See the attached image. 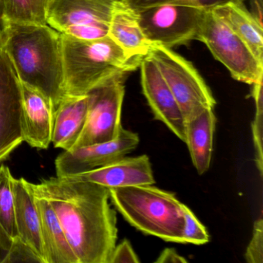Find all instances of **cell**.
Wrapping results in <instances>:
<instances>
[{"mask_svg": "<svg viewBox=\"0 0 263 263\" xmlns=\"http://www.w3.org/2000/svg\"><path fill=\"white\" fill-rule=\"evenodd\" d=\"M263 91L262 87L252 89L251 96L255 104V115L252 123V138L255 152V162L260 175L262 176V133H263Z\"/></svg>", "mask_w": 263, "mask_h": 263, "instance_id": "cell-23", "label": "cell"}, {"mask_svg": "<svg viewBox=\"0 0 263 263\" xmlns=\"http://www.w3.org/2000/svg\"><path fill=\"white\" fill-rule=\"evenodd\" d=\"M216 117L213 108H204L185 120V143L199 175L210 167Z\"/></svg>", "mask_w": 263, "mask_h": 263, "instance_id": "cell-17", "label": "cell"}, {"mask_svg": "<svg viewBox=\"0 0 263 263\" xmlns=\"http://www.w3.org/2000/svg\"><path fill=\"white\" fill-rule=\"evenodd\" d=\"M90 93L80 96L64 95L53 114L52 141L56 148H73L85 124Z\"/></svg>", "mask_w": 263, "mask_h": 263, "instance_id": "cell-15", "label": "cell"}, {"mask_svg": "<svg viewBox=\"0 0 263 263\" xmlns=\"http://www.w3.org/2000/svg\"><path fill=\"white\" fill-rule=\"evenodd\" d=\"M196 41L202 42L236 81L252 85L263 80V64L212 10L204 13Z\"/></svg>", "mask_w": 263, "mask_h": 263, "instance_id": "cell-6", "label": "cell"}, {"mask_svg": "<svg viewBox=\"0 0 263 263\" xmlns=\"http://www.w3.org/2000/svg\"><path fill=\"white\" fill-rule=\"evenodd\" d=\"M139 68L143 93L155 119L185 142V118L159 69L147 55L141 60Z\"/></svg>", "mask_w": 263, "mask_h": 263, "instance_id": "cell-12", "label": "cell"}, {"mask_svg": "<svg viewBox=\"0 0 263 263\" xmlns=\"http://www.w3.org/2000/svg\"><path fill=\"white\" fill-rule=\"evenodd\" d=\"M0 43L20 81L42 92L55 110L64 96L61 33L49 25H5Z\"/></svg>", "mask_w": 263, "mask_h": 263, "instance_id": "cell-2", "label": "cell"}, {"mask_svg": "<svg viewBox=\"0 0 263 263\" xmlns=\"http://www.w3.org/2000/svg\"><path fill=\"white\" fill-rule=\"evenodd\" d=\"M3 29V23L2 19H1V0H0V31Z\"/></svg>", "mask_w": 263, "mask_h": 263, "instance_id": "cell-32", "label": "cell"}, {"mask_svg": "<svg viewBox=\"0 0 263 263\" xmlns=\"http://www.w3.org/2000/svg\"><path fill=\"white\" fill-rule=\"evenodd\" d=\"M122 4L133 10L147 8L163 4L190 6L205 10H211L229 2L244 3L245 0H121Z\"/></svg>", "mask_w": 263, "mask_h": 263, "instance_id": "cell-24", "label": "cell"}, {"mask_svg": "<svg viewBox=\"0 0 263 263\" xmlns=\"http://www.w3.org/2000/svg\"><path fill=\"white\" fill-rule=\"evenodd\" d=\"M127 76L116 75L90 92L85 124L71 150L113 141L119 136Z\"/></svg>", "mask_w": 263, "mask_h": 263, "instance_id": "cell-9", "label": "cell"}, {"mask_svg": "<svg viewBox=\"0 0 263 263\" xmlns=\"http://www.w3.org/2000/svg\"><path fill=\"white\" fill-rule=\"evenodd\" d=\"M183 243L204 245L209 241V235L204 226L200 222L189 208L184 206Z\"/></svg>", "mask_w": 263, "mask_h": 263, "instance_id": "cell-25", "label": "cell"}, {"mask_svg": "<svg viewBox=\"0 0 263 263\" xmlns=\"http://www.w3.org/2000/svg\"><path fill=\"white\" fill-rule=\"evenodd\" d=\"M22 95L19 78L0 43V163L22 144Z\"/></svg>", "mask_w": 263, "mask_h": 263, "instance_id": "cell-10", "label": "cell"}, {"mask_svg": "<svg viewBox=\"0 0 263 263\" xmlns=\"http://www.w3.org/2000/svg\"><path fill=\"white\" fill-rule=\"evenodd\" d=\"M121 0H49L47 25L80 40L105 37Z\"/></svg>", "mask_w": 263, "mask_h": 263, "instance_id": "cell-7", "label": "cell"}, {"mask_svg": "<svg viewBox=\"0 0 263 263\" xmlns=\"http://www.w3.org/2000/svg\"><path fill=\"white\" fill-rule=\"evenodd\" d=\"M20 85L22 95L23 139L31 147L45 150L52 141L54 114L53 105L38 89L21 81Z\"/></svg>", "mask_w": 263, "mask_h": 263, "instance_id": "cell-13", "label": "cell"}, {"mask_svg": "<svg viewBox=\"0 0 263 263\" xmlns=\"http://www.w3.org/2000/svg\"><path fill=\"white\" fill-rule=\"evenodd\" d=\"M110 200L126 221L146 235L183 243L184 206L175 194L153 184L109 189Z\"/></svg>", "mask_w": 263, "mask_h": 263, "instance_id": "cell-4", "label": "cell"}, {"mask_svg": "<svg viewBox=\"0 0 263 263\" xmlns=\"http://www.w3.org/2000/svg\"><path fill=\"white\" fill-rule=\"evenodd\" d=\"M139 142L136 133L122 127L113 141L64 151L55 161L57 176H72L110 164L125 157Z\"/></svg>", "mask_w": 263, "mask_h": 263, "instance_id": "cell-11", "label": "cell"}, {"mask_svg": "<svg viewBox=\"0 0 263 263\" xmlns=\"http://www.w3.org/2000/svg\"><path fill=\"white\" fill-rule=\"evenodd\" d=\"M252 10L250 13L253 15L257 21L262 25V0H250Z\"/></svg>", "mask_w": 263, "mask_h": 263, "instance_id": "cell-30", "label": "cell"}, {"mask_svg": "<svg viewBox=\"0 0 263 263\" xmlns=\"http://www.w3.org/2000/svg\"><path fill=\"white\" fill-rule=\"evenodd\" d=\"M107 36L130 58H144L154 45L143 33L135 12L122 2L113 12Z\"/></svg>", "mask_w": 263, "mask_h": 263, "instance_id": "cell-19", "label": "cell"}, {"mask_svg": "<svg viewBox=\"0 0 263 263\" xmlns=\"http://www.w3.org/2000/svg\"><path fill=\"white\" fill-rule=\"evenodd\" d=\"M130 262L139 263L140 259L135 253L128 240H123L122 242L116 245L109 263Z\"/></svg>", "mask_w": 263, "mask_h": 263, "instance_id": "cell-28", "label": "cell"}, {"mask_svg": "<svg viewBox=\"0 0 263 263\" xmlns=\"http://www.w3.org/2000/svg\"><path fill=\"white\" fill-rule=\"evenodd\" d=\"M30 185L51 204L78 263H109L118 227L107 187L58 176Z\"/></svg>", "mask_w": 263, "mask_h": 263, "instance_id": "cell-1", "label": "cell"}, {"mask_svg": "<svg viewBox=\"0 0 263 263\" xmlns=\"http://www.w3.org/2000/svg\"><path fill=\"white\" fill-rule=\"evenodd\" d=\"M245 258L249 263L263 262V220L261 218L254 223L252 238L246 249Z\"/></svg>", "mask_w": 263, "mask_h": 263, "instance_id": "cell-27", "label": "cell"}, {"mask_svg": "<svg viewBox=\"0 0 263 263\" xmlns=\"http://www.w3.org/2000/svg\"><path fill=\"white\" fill-rule=\"evenodd\" d=\"M13 184L18 236L36 252L43 263H45L41 218L30 182L24 178H13Z\"/></svg>", "mask_w": 263, "mask_h": 263, "instance_id": "cell-16", "label": "cell"}, {"mask_svg": "<svg viewBox=\"0 0 263 263\" xmlns=\"http://www.w3.org/2000/svg\"><path fill=\"white\" fill-rule=\"evenodd\" d=\"M156 263H186L187 260L181 256L177 252L175 249L167 248L160 254L159 256L155 260Z\"/></svg>", "mask_w": 263, "mask_h": 263, "instance_id": "cell-29", "label": "cell"}, {"mask_svg": "<svg viewBox=\"0 0 263 263\" xmlns=\"http://www.w3.org/2000/svg\"><path fill=\"white\" fill-rule=\"evenodd\" d=\"M147 56L159 69L185 120L202 109L215 108L212 92L192 63L172 48L155 44Z\"/></svg>", "mask_w": 263, "mask_h": 263, "instance_id": "cell-5", "label": "cell"}, {"mask_svg": "<svg viewBox=\"0 0 263 263\" xmlns=\"http://www.w3.org/2000/svg\"><path fill=\"white\" fill-rule=\"evenodd\" d=\"M134 11L143 33L152 44L172 48L197 39L206 10L163 4Z\"/></svg>", "mask_w": 263, "mask_h": 263, "instance_id": "cell-8", "label": "cell"}, {"mask_svg": "<svg viewBox=\"0 0 263 263\" xmlns=\"http://www.w3.org/2000/svg\"><path fill=\"white\" fill-rule=\"evenodd\" d=\"M49 0H1V19L5 25H47Z\"/></svg>", "mask_w": 263, "mask_h": 263, "instance_id": "cell-21", "label": "cell"}, {"mask_svg": "<svg viewBox=\"0 0 263 263\" xmlns=\"http://www.w3.org/2000/svg\"><path fill=\"white\" fill-rule=\"evenodd\" d=\"M11 240L7 236V234L3 230L0 226V262L2 260L3 257L5 255L6 252L8 250L11 245Z\"/></svg>", "mask_w": 263, "mask_h": 263, "instance_id": "cell-31", "label": "cell"}, {"mask_svg": "<svg viewBox=\"0 0 263 263\" xmlns=\"http://www.w3.org/2000/svg\"><path fill=\"white\" fill-rule=\"evenodd\" d=\"M65 178L95 183L108 189L155 183L152 164L146 155L124 157L102 167Z\"/></svg>", "mask_w": 263, "mask_h": 263, "instance_id": "cell-14", "label": "cell"}, {"mask_svg": "<svg viewBox=\"0 0 263 263\" xmlns=\"http://www.w3.org/2000/svg\"><path fill=\"white\" fill-rule=\"evenodd\" d=\"M33 192L41 218L44 261L45 263H78L51 204L42 195L33 191Z\"/></svg>", "mask_w": 263, "mask_h": 263, "instance_id": "cell-18", "label": "cell"}, {"mask_svg": "<svg viewBox=\"0 0 263 263\" xmlns=\"http://www.w3.org/2000/svg\"><path fill=\"white\" fill-rule=\"evenodd\" d=\"M64 95L90 93L118 74L139 68L142 58H130L108 36L80 40L61 34Z\"/></svg>", "mask_w": 263, "mask_h": 263, "instance_id": "cell-3", "label": "cell"}, {"mask_svg": "<svg viewBox=\"0 0 263 263\" xmlns=\"http://www.w3.org/2000/svg\"><path fill=\"white\" fill-rule=\"evenodd\" d=\"M212 10L246 43L255 58L263 64L262 25L248 10L244 3L229 2Z\"/></svg>", "mask_w": 263, "mask_h": 263, "instance_id": "cell-20", "label": "cell"}, {"mask_svg": "<svg viewBox=\"0 0 263 263\" xmlns=\"http://www.w3.org/2000/svg\"><path fill=\"white\" fill-rule=\"evenodd\" d=\"M13 181L10 168L0 165V226L11 241L18 236L15 221Z\"/></svg>", "mask_w": 263, "mask_h": 263, "instance_id": "cell-22", "label": "cell"}, {"mask_svg": "<svg viewBox=\"0 0 263 263\" xmlns=\"http://www.w3.org/2000/svg\"><path fill=\"white\" fill-rule=\"evenodd\" d=\"M1 262L43 263V261L28 244L23 241L19 236H16L12 241L11 245L3 257Z\"/></svg>", "mask_w": 263, "mask_h": 263, "instance_id": "cell-26", "label": "cell"}]
</instances>
